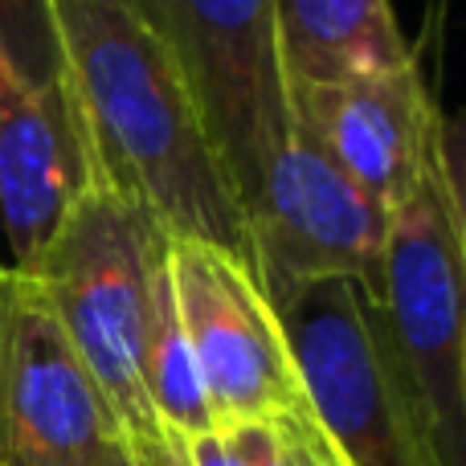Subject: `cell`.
Segmentation results:
<instances>
[{"label": "cell", "mask_w": 466, "mask_h": 466, "mask_svg": "<svg viewBox=\"0 0 466 466\" xmlns=\"http://www.w3.org/2000/svg\"><path fill=\"white\" fill-rule=\"evenodd\" d=\"M90 172L168 238L246 262V221L188 90L131 0H46Z\"/></svg>", "instance_id": "1"}, {"label": "cell", "mask_w": 466, "mask_h": 466, "mask_svg": "<svg viewBox=\"0 0 466 466\" xmlns=\"http://www.w3.org/2000/svg\"><path fill=\"white\" fill-rule=\"evenodd\" d=\"M164 246L168 233L90 177L49 246L21 270L111 405L123 446L164 438L144 393V352Z\"/></svg>", "instance_id": "2"}, {"label": "cell", "mask_w": 466, "mask_h": 466, "mask_svg": "<svg viewBox=\"0 0 466 466\" xmlns=\"http://www.w3.org/2000/svg\"><path fill=\"white\" fill-rule=\"evenodd\" d=\"M466 209L459 127L442 123L410 197L389 213L377 307L442 466H466Z\"/></svg>", "instance_id": "3"}, {"label": "cell", "mask_w": 466, "mask_h": 466, "mask_svg": "<svg viewBox=\"0 0 466 466\" xmlns=\"http://www.w3.org/2000/svg\"><path fill=\"white\" fill-rule=\"evenodd\" d=\"M188 90L201 131L241 213L287 144L290 115L279 57V0H131Z\"/></svg>", "instance_id": "4"}, {"label": "cell", "mask_w": 466, "mask_h": 466, "mask_svg": "<svg viewBox=\"0 0 466 466\" xmlns=\"http://www.w3.org/2000/svg\"><path fill=\"white\" fill-rule=\"evenodd\" d=\"M311 418L344 466H442L372 299L328 282L282 311Z\"/></svg>", "instance_id": "5"}, {"label": "cell", "mask_w": 466, "mask_h": 466, "mask_svg": "<svg viewBox=\"0 0 466 466\" xmlns=\"http://www.w3.org/2000/svg\"><path fill=\"white\" fill-rule=\"evenodd\" d=\"M241 221L246 266L279 315L328 282H356L369 299L377 295L389 209L303 123L290 127Z\"/></svg>", "instance_id": "6"}, {"label": "cell", "mask_w": 466, "mask_h": 466, "mask_svg": "<svg viewBox=\"0 0 466 466\" xmlns=\"http://www.w3.org/2000/svg\"><path fill=\"white\" fill-rule=\"evenodd\" d=\"M168 282L185 323L201 393L218 430L307 410L282 315L233 249L168 238Z\"/></svg>", "instance_id": "7"}, {"label": "cell", "mask_w": 466, "mask_h": 466, "mask_svg": "<svg viewBox=\"0 0 466 466\" xmlns=\"http://www.w3.org/2000/svg\"><path fill=\"white\" fill-rule=\"evenodd\" d=\"M123 430L46 299L0 266V466H115Z\"/></svg>", "instance_id": "8"}, {"label": "cell", "mask_w": 466, "mask_h": 466, "mask_svg": "<svg viewBox=\"0 0 466 466\" xmlns=\"http://www.w3.org/2000/svg\"><path fill=\"white\" fill-rule=\"evenodd\" d=\"M290 115L389 213L410 197L446 123L418 57L380 74L299 90L290 95Z\"/></svg>", "instance_id": "9"}, {"label": "cell", "mask_w": 466, "mask_h": 466, "mask_svg": "<svg viewBox=\"0 0 466 466\" xmlns=\"http://www.w3.org/2000/svg\"><path fill=\"white\" fill-rule=\"evenodd\" d=\"M90 156L62 74L29 82L0 46V218L25 270L86 188Z\"/></svg>", "instance_id": "10"}, {"label": "cell", "mask_w": 466, "mask_h": 466, "mask_svg": "<svg viewBox=\"0 0 466 466\" xmlns=\"http://www.w3.org/2000/svg\"><path fill=\"white\" fill-rule=\"evenodd\" d=\"M279 57L287 95L418 57L389 0H279Z\"/></svg>", "instance_id": "11"}, {"label": "cell", "mask_w": 466, "mask_h": 466, "mask_svg": "<svg viewBox=\"0 0 466 466\" xmlns=\"http://www.w3.org/2000/svg\"><path fill=\"white\" fill-rule=\"evenodd\" d=\"M144 393L160 430H168V434L193 438V434L218 430L209 418V405H205L193 348H188L185 323H180V311H177L168 262H160V279H156L152 328H147V352H144Z\"/></svg>", "instance_id": "12"}, {"label": "cell", "mask_w": 466, "mask_h": 466, "mask_svg": "<svg viewBox=\"0 0 466 466\" xmlns=\"http://www.w3.org/2000/svg\"><path fill=\"white\" fill-rule=\"evenodd\" d=\"M226 438L238 451L241 466H344L319 421L311 418V410L274 421L229 426Z\"/></svg>", "instance_id": "13"}, {"label": "cell", "mask_w": 466, "mask_h": 466, "mask_svg": "<svg viewBox=\"0 0 466 466\" xmlns=\"http://www.w3.org/2000/svg\"><path fill=\"white\" fill-rule=\"evenodd\" d=\"M0 46L29 82L57 78V41L46 0H0Z\"/></svg>", "instance_id": "14"}, {"label": "cell", "mask_w": 466, "mask_h": 466, "mask_svg": "<svg viewBox=\"0 0 466 466\" xmlns=\"http://www.w3.org/2000/svg\"><path fill=\"white\" fill-rule=\"evenodd\" d=\"M131 466H185V451H180V438L164 430L160 442L147 446H127Z\"/></svg>", "instance_id": "15"}, {"label": "cell", "mask_w": 466, "mask_h": 466, "mask_svg": "<svg viewBox=\"0 0 466 466\" xmlns=\"http://www.w3.org/2000/svg\"><path fill=\"white\" fill-rule=\"evenodd\" d=\"M115 466H131V459H127V446H123V459L115 462Z\"/></svg>", "instance_id": "16"}]
</instances>
